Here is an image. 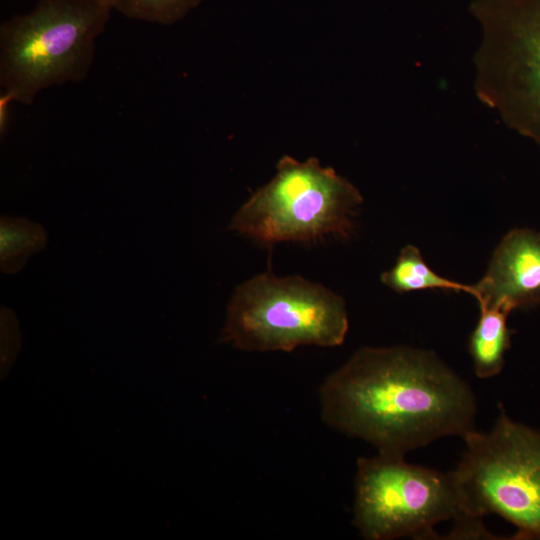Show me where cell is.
I'll return each mask as SVG.
<instances>
[{
    "mask_svg": "<svg viewBox=\"0 0 540 540\" xmlns=\"http://www.w3.org/2000/svg\"><path fill=\"white\" fill-rule=\"evenodd\" d=\"M113 9L108 0H38L0 26V86L31 105L52 86L83 81Z\"/></svg>",
    "mask_w": 540,
    "mask_h": 540,
    "instance_id": "2",
    "label": "cell"
},
{
    "mask_svg": "<svg viewBox=\"0 0 540 540\" xmlns=\"http://www.w3.org/2000/svg\"><path fill=\"white\" fill-rule=\"evenodd\" d=\"M474 287L473 297L479 306L512 312L540 305V232L523 228L509 231Z\"/></svg>",
    "mask_w": 540,
    "mask_h": 540,
    "instance_id": "8",
    "label": "cell"
},
{
    "mask_svg": "<svg viewBox=\"0 0 540 540\" xmlns=\"http://www.w3.org/2000/svg\"><path fill=\"white\" fill-rule=\"evenodd\" d=\"M362 202L352 183L317 158L283 156L276 175L240 207L229 229L267 246L326 235L348 238Z\"/></svg>",
    "mask_w": 540,
    "mask_h": 540,
    "instance_id": "6",
    "label": "cell"
},
{
    "mask_svg": "<svg viewBox=\"0 0 540 540\" xmlns=\"http://www.w3.org/2000/svg\"><path fill=\"white\" fill-rule=\"evenodd\" d=\"M46 245V233L40 224L25 218L1 217L0 261L1 270L15 273L27 259Z\"/></svg>",
    "mask_w": 540,
    "mask_h": 540,
    "instance_id": "11",
    "label": "cell"
},
{
    "mask_svg": "<svg viewBox=\"0 0 540 540\" xmlns=\"http://www.w3.org/2000/svg\"><path fill=\"white\" fill-rule=\"evenodd\" d=\"M463 440L451 471L460 507L455 521L497 514L515 526L511 539L540 540V432L501 410L488 432L474 429Z\"/></svg>",
    "mask_w": 540,
    "mask_h": 540,
    "instance_id": "3",
    "label": "cell"
},
{
    "mask_svg": "<svg viewBox=\"0 0 540 540\" xmlns=\"http://www.w3.org/2000/svg\"><path fill=\"white\" fill-rule=\"evenodd\" d=\"M460 517L451 472L378 453L357 460L353 524L367 540L438 539L434 526Z\"/></svg>",
    "mask_w": 540,
    "mask_h": 540,
    "instance_id": "7",
    "label": "cell"
},
{
    "mask_svg": "<svg viewBox=\"0 0 540 540\" xmlns=\"http://www.w3.org/2000/svg\"><path fill=\"white\" fill-rule=\"evenodd\" d=\"M13 96L3 90L0 94V134L1 137L6 134L9 125L11 103L14 102Z\"/></svg>",
    "mask_w": 540,
    "mask_h": 540,
    "instance_id": "13",
    "label": "cell"
},
{
    "mask_svg": "<svg viewBox=\"0 0 540 540\" xmlns=\"http://www.w3.org/2000/svg\"><path fill=\"white\" fill-rule=\"evenodd\" d=\"M323 422L378 453L405 456L474 430L476 399L439 357L406 346L362 347L319 389Z\"/></svg>",
    "mask_w": 540,
    "mask_h": 540,
    "instance_id": "1",
    "label": "cell"
},
{
    "mask_svg": "<svg viewBox=\"0 0 540 540\" xmlns=\"http://www.w3.org/2000/svg\"><path fill=\"white\" fill-rule=\"evenodd\" d=\"M344 299L302 276L271 271L239 285L227 308L223 340L244 351L335 347L348 331Z\"/></svg>",
    "mask_w": 540,
    "mask_h": 540,
    "instance_id": "4",
    "label": "cell"
},
{
    "mask_svg": "<svg viewBox=\"0 0 540 540\" xmlns=\"http://www.w3.org/2000/svg\"><path fill=\"white\" fill-rule=\"evenodd\" d=\"M480 317L469 337L468 350L477 377L487 379L498 375L511 346L512 330L507 325L509 311L480 305Z\"/></svg>",
    "mask_w": 540,
    "mask_h": 540,
    "instance_id": "9",
    "label": "cell"
},
{
    "mask_svg": "<svg viewBox=\"0 0 540 540\" xmlns=\"http://www.w3.org/2000/svg\"><path fill=\"white\" fill-rule=\"evenodd\" d=\"M381 282L397 293L438 289L443 291L466 292L474 295L475 287L449 280L438 275L423 259L416 246H405L395 265L381 274Z\"/></svg>",
    "mask_w": 540,
    "mask_h": 540,
    "instance_id": "10",
    "label": "cell"
},
{
    "mask_svg": "<svg viewBox=\"0 0 540 540\" xmlns=\"http://www.w3.org/2000/svg\"><path fill=\"white\" fill-rule=\"evenodd\" d=\"M477 98L540 146V0H474Z\"/></svg>",
    "mask_w": 540,
    "mask_h": 540,
    "instance_id": "5",
    "label": "cell"
},
{
    "mask_svg": "<svg viewBox=\"0 0 540 540\" xmlns=\"http://www.w3.org/2000/svg\"><path fill=\"white\" fill-rule=\"evenodd\" d=\"M113 10L129 19L169 25L180 20L201 0H108Z\"/></svg>",
    "mask_w": 540,
    "mask_h": 540,
    "instance_id": "12",
    "label": "cell"
}]
</instances>
